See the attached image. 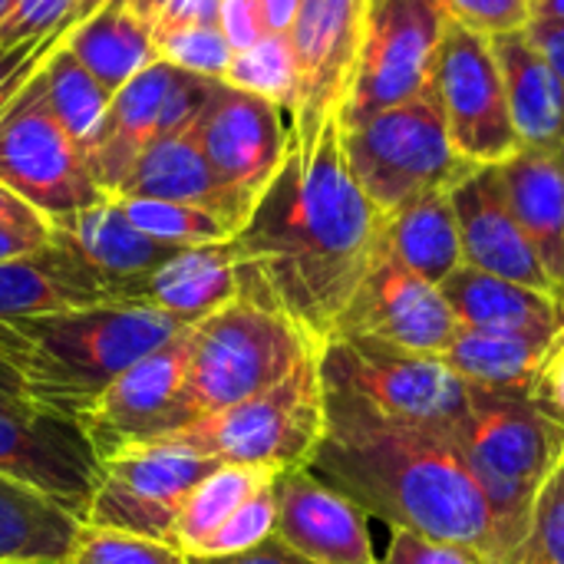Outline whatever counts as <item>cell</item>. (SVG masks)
Wrapping results in <instances>:
<instances>
[{
	"mask_svg": "<svg viewBox=\"0 0 564 564\" xmlns=\"http://www.w3.org/2000/svg\"><path fill=\"white\" fill-rule=\"evenodd\" d=\"M383 245V212L357 185L344 155V122L324 126L317 142H288V155L231 238L238 288L317 344L334 334Z\"/></svg>",
	"mask_w": 564,
	"mask_h": 564,
	"instance_id": "cell-1",
	"label": "cell"
},
{
	"mask_svg": "<svg viewBox=\"0 0 564 564\" xmlns=\"http://www.w3.org/2000/svg\"><path fill=\"white\" fill-rule=\"evenodd\" d=\"M307 473L390 529L456 542L489 562V509L446 433L393 420L324 383V436Z\"/></svg>",
	"mask_w": 564,
	"mask_h": 564,
	"instance_id": "cell-2",
	"label": "cell"
},
{
	"mask_svg": "<svg viewBox=\"0 0 564 564\" xmlns=\"http://www.w3.org/2000/svg\"><path fill=\"white\" fill-rule=\"evenodd\" d=\"M182 321L149 304L102 301L0 327V354L17 367L26 403L76 420L132 364L169 344Z\"/></svg>",
	"mask_w": 564,
	"mask_h": 564,
	"instance_id": "cell-3",
	"label": "cell"
},
{
	"mask_svg": "<svg viewBox=\"0 0 564 564\" xmlns=\"http://www.w3.org/2000/svg\"><path fill=\"white\" fill-rule=\"evenodd\" d=\"M453 443L489 509V564H512L535 496L564 459V426L532 397L469 387V413Z\"/></svg>",
	"mask_w": 564,
	"mask_h": 564,
	"instance_id": "cell-4",
	"label": "cell"
},
{
	"mask_svg": "<svg viewBox=\"0 0 564 564\" xmlns=\"http://www.w3.org/2000/svg\"><path fill=\"white\" fill-rule=\"evenodd\" d=\"M314 347L321 344L291 317L238 294L185 327V410L192 420L228 410L274 387Z\"/></svg>",
	"mask_w": 564,
	"mask_h": 564,
	"instance_id": "cell-5",
	"label": "cell"
},
{
	"mask_svg": "<svg viewBox=\"0 0 564 564\" xmlns=\"http://www.w3.org/2000/svg\"><path fill=\"white\" fill-rule=\"evenodd\" d=\"M324 436L321 347H314L274 387L218 413L195 416L169 443H182L215 463L307 469Z\"/></svg>",
	"mask_w": 564,
	"mask_h": 564,
	"instance_id": "cell-6",
	"label": "cell"
},
{
	"mask_svg": "<svg viewBox=\"0 0 564 564\" xmlns=\"http://www.w3.org/2000/svg\"><path fill=\"white\" fill-rule=\"evenodd\" d=\"M344 155L357 185L383 215L430 192H453L479 169L453 145L433 89L344 126Z\"/></svg>",
	"mask_w": 564,
	"mask_h": 564,
	"instance_id": "cell-7",
	"label": "cell"
},
{
	"mask_svg": "<svg viewBox=\"0 0 564 564\" xmlns=\"http://www.w3.org/2000/svg\"><path fill=\"white\" fill-rule=\"evenodd\" d=\"M321 377L393 420L446 436H456L469 413V387L440 357L406 354L373 337H327Z\"/></svg>",
	"mask_w": 564,
	"mask_h": 564,
	"instance_id": "cell-8",
	"label": "cell"
},
{
	"mask_svg": "<svg viewBox=\"0 0 564 564\" xmlns=\"http://www.w3.org/2000/svg\"><path fill=\"white\" fill-rule=\"evenodd\" d=\"M443 0H367L364 43L344 126L433 89V66L449 26Z\"/></svg>",
	"mask_w": 564,
	"mask_h": 564,
	"instance_id": "cell-9",
	"label": "cell"
},
{
	"mask_svg": "<svg viewBox=\"0 0 564 564\" xmlns=\"http://www.w3.org/2000/svg\"><path fill=\"white\" fill-rule=\"evenodd\" d=\"M215 83L218 79H205L165 59H155L119 93H112L93 142L83 149L96 185L106 195H116L135 159L152 142L188 129L198 119Z\"/></svg>",
	"mask_w": 564,
	"mask_h": 564,
	"instance_id": "cell-10",
	"label": "cell"
},
{
	"mask_svg": "<svg viewBox=\"0 0 564 564\" xmlns=\"http://www.w3.org/2000/svg\"><path fill=\"white\" fill-rule=\"evenodd\" d=\"M0 185L50 228L109 198L73 135L23 89L0 119Z\"/></svg>",
	"mask_w": 564,
	"mask_h": 564,
	"instance_id": "cell-11",
	"label": "cell"
},
{
	"mask_svg": "<svg viewBox=\"0 0 564 564\" xmlns=\"http://www.w3.org/2000/svg\"><path fill=\"white\" fill-rule=\"evenodd\" d=\"M215 466V459L169 440L112 453L99 463V482L83 525L172 545L182 499Z\"/></svg>",
	"mask_w": 564,
	"mask_h": 564,
	"instance_id": "cell-12",
	"label": "cell"
},
{
	"mask_svg": "<svg viewBox=\"0 0 564 564\" xmlns=\"http://www.w3.org/2000/svg\"><path fill=\"white\" fill-rule=\"evenodd\" d=\"M433 93L453 145L473 165H499L522 149L489 36L449 20L433 66Z\"/></svg>",
	"mask_w": 564,
	"mask_h": 564,
	"instance_id": "cell-13",
	"label": "cell"
},
{
	"mask_svg": "<svg viewBox=\"0 0 564 564\" xmlns=\"http://www.w3.org/2000/svg\"><path fill=\"white\" fill-rule=\"evenodd\" d=\"M192 129L245 228L288 155V116L218 79Z\"/></svg>",
	"mask_w": 564,
	"mask_h": 564,
	"instance_id": "cell-14",
	"label": "cell"
},
{
	"mask_svg": "<svg viewBox=\"0 0 564 564\" xmlns=\"http://www.w3.org/2000/svg\"><path fill=\"white\" fill-rule=\"evenodd\" d=\"M367 0H301L291 26L297 96L288 119V142L311 145L327 122L344 116L354 89Z\"/></svg>",
	"mask_w": 564,
	"mask_h": 564,
	"instance_id": "cell-15",
	"label": "cell"
},
{
	"mask_svg": "<svg viewBox=\"0 0 564 564\" xmlns=\"http://www.w3.org/2000/svg\"><path fill=\"white\" fill-rule=\"evenodd\" d=\"M0 476L83 522L99 482V456L76 420L26 400H0Z\"/></svg>",
	"mask_w": 564,
	"mask_h": 564,
	"instance_id": "cell-16",
	"label": "cell"
},
{
	"mask_svg": "<svg viewBox=\"0 0 564 564\" xmlns=\"http://www.w3.org/2000/svg\"><path fill=\"white\" fill-rule=\"evenodd\" d=\"M185 383V330L119 373L86 413L76 416L99 463L129 446L162 443L192 423L182 400Z\"/></svg>",
	"mask_w": 564,
	"mask_h": 564,
	"instance_id": "cell-17",
	"label": "cell"
},
{
	"mask_svg": "<svg viewBox=\"0 0 564 564\" xmlns=\"http://www.w3.org/2000/svg\"><path fill=\"white\" fill-rule=\"evenodd\" d=\"M459 330L443 291L393 261L383 245L330 337H373L420 357H443Z\"/></svg>",
	"mask_w": 564,
	"mask_h": 564,
	"instance_id": "cell-18",
	"label": "cell"
},
{
	"mask_svg": "<svg viewBox=\"0 0 564 564\" xmlns=\"http://www.w3.org/2000/svg\"><path fill=\"white\" fill-rule=\"evenodd\" d=\"M274 535L317 564H380L367 512L324 486L307 469H284L274 479Z\"/></svg>",
	"mask_w": 564,
	"mask_h": 564,
	"instance_id": "cell-19",
	"label": "cell"
},
{
	"mask_svg": "<svg viewBox=\"0 0 564 564\" xmlns=\"http://www.w3.org/2000/svg\"><path fill=\"white\" fill-rule=\"evenodd\" d=\"M449 198L459 221L463 261L469 268L562 297L545 274L529 235L512 215L496 165H479L449 192Z\"/></svg>",
	"mask_w": 564,
	"mask_h": 564,
	"instance_id": "cell-20",
	"label": "cell"
},
{
	"mask_svg": "<svg viewBox=\"0 0 564 564\" xmlns=\"http://www.w3.org/2000/svg\"><path fill=\"white\" fill-rule=\"evenodd\" d=\"M50 235L66 245L109 291L112 301H126L129 291L152 274L159 264H165L175 251V245H162L149 235H142L119 208V202L109 195L99 205L73 215L63 225H53Z\"/></svg>",
	"mask_w": 564,
	"mask_h": 564,
	"instance_id": "cell-21",
	"label": "cell"
},
{
	"mask_svg": "<svg viewBox=\"0 0 564 564\" xmlns=\"http://www.w3.org/2000/svg\"><path fill=\"white\" fill-rule=\"evenodd\" d=\"M440 291L459 327L535 340H555L564 327V297L486 274L469 264L456 268Z\"/></svg>",
	"mask_w": 564,
	"mask_h": 564,
	"instance_id": "cell-22",
	"label": "cell"
},
{
	"mask_svg": "<svg viewBox=\"0 0 564 564\" xmlns=\"http://www.w3.org/2000/svg\"><path fill=\"white\" fill-rule=\"evenodd\" d=\"M512 215L564 297V145L529 149L496 165Z\"/></svg>",
	"mask_w": 564,
	"mask_h": 564,
	"instance_id": "cell-23",
	"label": "cell"
},
{
	"mask_svg": "<svg viewBox=\"0 0 564 564\" xmlns=\"http://www.w3.org/2000/svg\"><path fill=\"white\" fill-rule=\"evenodd\" d=\"M102 301H112L106 284L53 235L40 251L0 261V327Z\"/></svg>",
	"mask_w": 564,
	"mask_h": 564,
	"instance_id": "cell-24",
	"label": "cell"
},
{
	"mask_svg": "<svg viewBox=\"0 0 564 564\" xmlns=\"http://www.w3.org/2000/svg\"><path fill=\"white\" fill-rule=\"evenodd\" d=\"M516 135L529 149L564 145V86L529 26L489 36Z\"/></svg>",
	"mask_w": 564,
	"mask_h": 564,
	"instance_id": "cell-25",
	"label": "cell"
},
{
	"mask_svg": "<svg viewBox=\"0 0 564 564\" xmlns=\"http://www.w3.org/2000/svg\"><path fill=\"white\" fill-rule=\"evenodd\" d=\"M112 198H162V202H185L218 215L231 235L241 231L235 205L221 188L218 175L212 172L195 129H178L159 142H152L126 175L122 188Z\"/></svg>",
	"mask_w": 564,
	"mask_h": 564,
	"instance_id": "cell-26",
	"label": "cell"
},
{
	"mask_svg": "<svg viewBox=\"0 0 564 564\" xmlns=\"http://www.w3.org/2000/svg\"><path fill=\"white\" fill-rule=\"evenodd\" d=\"M238 294L241 288H238V264H235L231 241H218V245H195L175 251L165 264L145 274L129 291L126 301L165 311L188 327Z\"/></svg>",
	"mask_w": 564,
	"mask_h": 564,
	"instance_id": "cell-27",
	"label": "cell"
},
{
	"mask_svg": "<svg viewBox=\"0 0 564 564\" xmlns=\"http://www.w3.org/2000/svg\"><path fill=\"white\" fill-rule=\"evenodd\" d=\"M383 251L436 288L463 268V238L449 192H430L383 215Z\"/></svg>",
	"mask_w": 564,
	"mask_h": 564,
	"instance_id": "cell-28",
	"label": "cell"
},
{
	"mask_svg": "<svg viewBox=\"0 0 564 564\" xmlns=\"http://www.w3.org/2000/svg\"><path fill=\"white\" fill-rule=\"evenodd\" d=\"M63 46L96 76L109 96L159 59L149 26L126 0H112L66 30Z\"/></svg>",
	"mask_w": 564,
	"mask_h": 564,
	"instance_id": "cell-29",
	"label": "cell"
},
{
	"mask_svg": "<svg viewBox=\"0 0 564 564\" xmlns=\"http://www.w3.org/2000/svg\"><path fill=\"white\" fill-rule=\"evenodd\" d=\"M549 344L552 340L459 327L440 360L473 390L529 397Z\"/></svg>",
	"mask_w": 564,
	"mask_h": 564,
	"instance_id": "cell-30",
	"label": "cell"
},
{
	"mask_svg": "<svg viewBox=\"0 0 564 564\" xmlns=\"http://www.w3.org/2000/svg\"><path fill=\"white\" fill-rule=\"evenodd\" d=\"M79 525L46 496L0 476V562L66 564Z\"/></svg>",
	"mask_w": 564,
	"mask_h": 564,
	"instance_id": "cell-31",
	"label": "cell"
},
{
	"mask_svg": "<svg viewBox=\"0 0 564 564\" xmlns=\"http://www.w3.org/2000/svg\"><path fill=\"white\" fill-rule=\"evenodd\" d=\"M278 479V469L268 466H238V463H218L208 476H202L192 492L182 499L175 529H172V549H178L188 562L198 558L202 545L264 486Z\"/></svg>",
	"mask_w": 564,
	"mask_h": 564,
	"instance_id": "cell-32",
	"label": "cell"
},
{
	"mask_svg": "<svg viewBox=\"0 0 564 564\" xmlns=\"http://www.w3.org/2000/svg\"><path fill=\"white\" fill-rule=\"evenodd\" d=\"M26 93L73 135V142H79V149L93 142L112 99L63 43L36 69Z\"/></svg>",
	"mask_w": 564,
	"mask_h": 564,
	"instance_id": "cell-33",
	"label": "cell"
},
{
	"mask_svg": "<svg viewBox=\"0 0 564 564\" xmlns=\"http://www.w3.org/2000/svg\"><path fill=\"white\" fill-rule=\"evenodd\" d=\"M221 83L274 102L291 119L294 96H297V63H294L291 36L268 33L261 43H254L241 53H231L228 73Z\"/></svg>",
	"mask_w": 564,
	"mask_h": 564,
	"instance_id": "cell-34",
	"label": "cell"
},
{
	"mask_svg": "<svg viewBox=\"0 0 564 564\" xmlns=\"http://www.w3.org/2000/svg\"><path fill=\"white\" fill-rule=\"evenodd\" d=\"M122 215L149 238L162 241V245H175V248H195V245H218V241H231V228L198 208V205H185V202H162V198H116Z\"/></svg>",
	"mask_w": 564,
	"mask_h": 564,
	"instance_id": "cell-35",
	"label": "cell"
},
{
	"mask_svg": "<svg viewBox=\"0 0 564 564\" xmlns=\"http://www.w3.org/2000/svg\"><path fill=\"white\" fill-rule=\"evenodd\" d=\"M66 564H192L178 549L129 532L79 525Z\"/></svg>",
	"mask_w": 564,
	"mask_h": 564,
	"instance_id": "cell-36",
	"label": "cell"
},
{
	"mask_svg": "<svg viewBox=\"0 0 564 564\" xmlns=\"http://www.w3.org/2000/svg\"><path fill=\"white\" fill-rule=\"evenodd\" d=\"M512 564H564V459L542 482Z\"/></svg>",
	"mask_w": 564,
	"mask_h": 564,
	"instance_id": "cell-37",
	"label": "cell"
},
{
	"mask_svg": "<svg viewBox=\"0 0 564 564\" xmlns=\"http://www.w3.org/2000/svg\"><path fill=\"white\" fill-rule=\"evenodd\" d=\"M231 46L221 33L218 23H198V26H182L155 36V56L188 69L205 79H225L228 63H231Z\"/></svg>",
	"mask_w": 564,
	"mask_h": 564,
	"instance_id": "cell-38",
	"label": "cell"
},
{
	"mask_svg": "<svg viewBox=\"0 0 564 564\" xmlns=\"http://www.w3.org/2000/svg\"><path fill=\"white\" fill-rule=\"evenodd\" d=\"M281 476V473H278ZM274 519H278V502H274V482L264 486L261 492H254L198 552V558H225V555H241L254 545H261L264 539L274 535Z\"/></svg>",
	"mask_w": 564,
	"mask_h": 564,
	"instance_id": "cell-39",
	"label": "cell"
},
{
	"mask_svg": "<svg viewBox=\"0 0 564 564\" xmlns=\"http://www.w3.org/2000/svg\"><path fill=\"white\" fill-rule=\"evenodd\" d=\"M69 7L73 0H13L0 20V50L46 36H66Z\"/></svg>",
	"mask_w": 564,
	"mask_h": 564,
	"instance_id": "cell-40",
	"label": "cell"
},
{
	"mask_svg": "<svg viewBox=\"0 0 564 564\" xmlns=\"http://www.w3.org/2000/svg\"><path fill=\"white\" fill-rule=\"evenodd\" d=\"M449 17L482 36L525 30L532 23V0H443Z\"/></svg>",
	"mask_w": 564,
	"mask_h": 564,
	"instance_id": "cell-41",
	"label": "cell"
},
{
	"mask_svg": "<svg viewBox=\"0 0 564 564\" xmlns=\"http://www.w3.org/2000/svg\"><path fill=\"white\" fill-rule=\"evenodd\" d=\"M380 564H489L479 552L456 545V542H440L426 539L406 529H390V545L387 558Z\"/></svg>",
	"mask_w": 564,
	"mask_h": 564,
	"instance_id": "cell-42",
	"label": "cell"
},
{
	"mask_svg": "<svg viewBox=\"0 0 564 564\" xmlns=\"http://www.w3.org/2000/svg\"><path fill=\"white\" fill-rule=\"evenodd\" d=\"M63 43V36H46L33 43H20L10 50H0V119L17 102V96L30 86L36 69L50 59V53Z\"/></svg>",
	"mask_w": 564,
	"mask_h": 564,
	"instance_id": "cell-43",
	"label": "cell"
},
{
	"mask_svg": "<svg viewBox=\"0 0 564 564\" xmlns=\"http://www.w3.org/2000/svg\"><path fill=\"white\" fill-rule=\"evenodd\" d=\"M126 3L142 17L152 40L169 30L218 23V13H221V0H126Z\"/></svg>",
	"mask_w": 564,
	"mask_h": 564,
	"instance_id": "cell-44",
	"label": "cell"
},
{
	"mask_svg": "<svg viewBox=\"0 0 564 564\" xmlns=\"http://www.w3.org/2000/svg\"><path fill=\"white\" fill-rule=\"evenodd\" d=\"M529 397L535 400V406H542L549 416H555L564 426V327L549 344L545 360L539 367V377H535Z\"/></svg>",
	"mask_w": 564,
	"mask_h": 564,
	"instance_id": "cell-45",
	"label": "cell"
},
{
	"mask_svg": "<svg viewBox=\"0 0 564 564\" xmlns=\"http://www.w3.org/2000/svg\"><path fill=\"white\" fill-rule=\"evenodd\" d=\"M218 26H221L225 40L235 53H241V50H248L268 36L258 0H221Z\"/></svg>",
	"mask_w": 564,
	"mask_h": 564,
	"instance_id": "cell-46",
	"label": "cell"
},
{
	"mask_svg": "<svg viewBox=\"0 0 564 564\" xmlns=\"http://www.w3.org/2000/svg\"><path fill=\"white\" fill-rule=\"evenodd\" d=\"M192 564H317L304 555H297L294 549H288L278 535L264 539L261 545L241 552V555H225V558H202V562Z\"/></svg>",
	"mask_w": 564,
	"mask_h": 564,
	"instance_id": "cell-47",
	"label": "cell"
},
{
	"mask_svg": "<svg viewBox=\"0 0 564 564\" xmlns=\"http://www.w3.org/2000/svg\"><path fill=\"white\" fill-rule=\"evenodd\" d=\"M50 241V228H0V261L40 251Z\"/></svg>",
	"mask_w": 564,
	"mask_h": 564,
	"instance_id": "cell-48",
	"label": "cell"
},
{
	"mask_svg": "<svg viewBox=\"0 0 564 564\" xmlns=\"http://www.w3.org/2000/svg\"><path fill=\"white\" fill-rule=\"evenodd\" d=\"M0 228H50L26 202L0 185Z\"/></svg>",
	"mask_w": 564,
	"mask_h": 564,
	"instance_id": "cell-49",
	"label": "cell"
},
{
	"mask_svg": "<svg viewBox=\"0 0 564 564\" xmlns=\"http://www.w3.org/2000/svg\"><path fill=\"white\" fill-rule=\"evenodd\" d=\"M297 7H301V0H258L264 30L268 33H291V26L297 20Z\"/></svg>",
	"mask_w": 564,
	"mask_h": 564,
	"instance_id": "cell-50",
	"label": "cell"
},
{
	"mask_svg": "<svg viewBox=\"0 0 564 564\" xmlns=\"http://www.w3.org/2000/svg\"><path fill=\"white\" fill-rule=\"evenodd\" d=\"M529 33L539 43V50L545 53V59L552 63V69L558 73V79H562L564 86V30L562 26H535L532 23Z\"/></svg>",
	"mask_w": 564,
	"mask_h": 564,
	"instance_id": "cell-51",
	"label": "cell"
},
{
	"mask_svg": "<svg viewBox=\"0 0 564 564\" xmlns=\"http://www.w3.org/2000/svg\"><path fill=\"white\" fill-rule=\"evenodd\" d=\"M532 23L535 26H562L564 30V0H532Z\"/></svg>",
	"mask_w": 564,
	"mask_h": 564,
	"instance_id": "cell-52",
	"label": "cell"
},
{
	"mask_svg": "<svg viewBox=\"0 0 564 564\" xmlns=\"http://www.w3.org/2000/svg\"><path fill=\"white\" fill-rule=\"evenodd\" d=\"M0 400H26L23 397V380L17 373V367L0 354Z\"/></svg>",
	"mask_w": 564,
	"mask_h": 564,
	"instance_id": "cell-53",
	"label": "cell"
},
{
	"mask_svg": "<svg viewBox=\"0 0 564 564\" xmlns=\"http://www.w3.org/2000/svg\"><path fill=\"white\" fill-rule=\"evenodd\" d=\"M106 3H112V0H73V7H69V20H66V30H73L76 23H83L86 17H93L99 7H106Z\"/></svg>",
	"mask_w": 564,
	"mask_h": 564,
	"instance_id": "cell-54",
	"label": "cell"
},
{
	"mask_svg": "<svg viewBox=\"0 0 564 564\" xmlns=\"http://www.w3.org/2000/svg\"><path fill=\"white\" fill-rule=\"evenodd\" d=\"M10 7H13V0H0V20H3V13H7Z\"/></svg>",
	"mask_w": 564,
	"mask_h": 564,
	"instance_id": "cell-55",
	"label": "cell"
},
{
	"mask_svg": "<svg viewBox=\"0 0 564 564\" xmlns=\"http://www.w3.org/2000/svg\"><path fill=\"white\" fill-rule=\"evenodd\" d=\"M0 564H7V562H0Z\"/></svg>",
	"mask_w": 564,
	"mask_h": 564,
	"instance_id": "cell-56",
	"label": "cell"
}]
</instances>
